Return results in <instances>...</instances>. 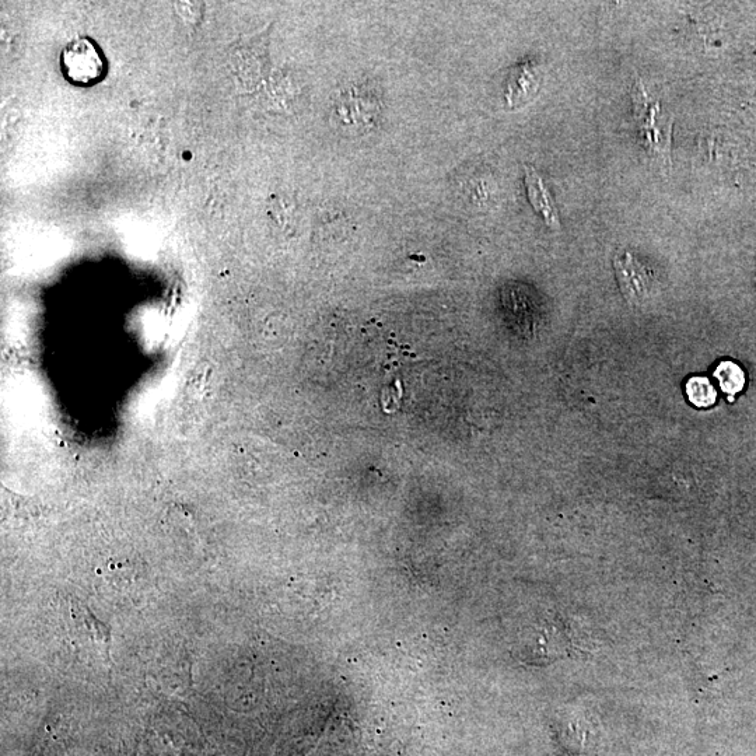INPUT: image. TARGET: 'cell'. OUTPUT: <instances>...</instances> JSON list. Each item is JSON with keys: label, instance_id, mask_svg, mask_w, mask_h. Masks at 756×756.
Returning <instances> with one entry per match:
<instances>
[{"label": "cell", "instance_id": "obj_1", "mask_svg": "<svg viewBox=\"0 0 756 756\" xmlns=\"http://www.w3.org/2000/svg\"><path fill=\"white\" fill-rule=\"evenodd\" d=\"M61 68L70 83L91 86L103 80L107 63L96 42L90 38H76L63 48Z\"/></svg>", "mask_w": 756, "mask_h": 756}, {"label": "cell", "instance_id": "obj_4", "mask_svg": "<svg viewBox=\"0 0 756 756\" xmlns=\"http://www.w3.org/2000/svg\"><path fill=\"white\" fill-rule=\"evenodd\" d=\"M714 376L719 380L721 390L734 397L737 392L744 388L745 376L744 371L738 364L733 362H721L714 371Z\"/></svg>", "mask_w": 756, "mask_h": 756}, {"label": "cell", "instance_id": "obj_5", "mask_svg": "<svg viewBox=\"0 0 756 756\" xmlns=\"http://www.w3.org/2000/svg\"><path fill=\"white\" fill-rule=\"evenodd\" d=\"M686 394L689 401L699 408H707L716 402L717 394L712 383L705 377H692L686 383Z\"/></svg>", "mask_w": 756, "mask_h": 756}, {"label": "cell", "instance_id": "obj_2", "mask_svg": "<svg viewBox=\"0 0 756 756\" xmlns=\"http://www.w3.org/2000/svg\"><path fill=\"white\" fill-rule=\"evenodd\" d=\"M614 268L622 292L630 303L640 304L647 300L651 292V278L637 259L629 252H622L614 258Z\"/></svg>", "mask_w": 756, "mask_h": 756}, {"label": "cell", "instance_id": "obj_3", "mask_svg": "<svg viewBox=\"0 0 756 756\" xmlns=\"http://www.w3.org/2000/svg\"><path fill=\"white\" fill-rule=\"evenodd\" d=\"M525 187H527L528 199L534 206L535 212L542 216L545 223L553 230L560 229V217L555 202L546 188L544 180L535 168L525 166Z\"/></svg>", "mask_w": 756, "mask_h": 756}]
</instances>
